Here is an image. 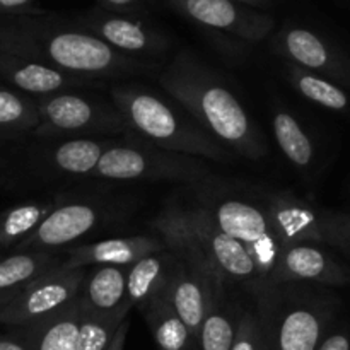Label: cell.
<instances>
[{
	"instance_id": "1",
	"label": "cell",
	"mask_w": 350,
	"mask_h": 350,
	"mask_svg": "<svg viewBox=\"0 0 350 350\" xmlns=\"http://www.w3.org/2000/svg\"><path fill=\"white\" fill-rule=\"evenodd\" d=\"M0 51L105 82L152 75L161 70L159 62L120 53L72 21L58 19L46 10L0 17Z\"/></svg>"
},
{
	"instance_id": "2",
	"label": "cell",
	"mask_w": 350,
	"mask_h": 350,
	"mask_svg": "<svg viewBox=\"0 0 350 350\" xmlns=\"http://www.w3.org/2000/svg\"><path fill=\"white\" fill-rule=\"evenodd\" d=\"M157 81L164 92L222 146L246 159L265 157L267 144L258 125L217 72L191 51H180L157 72Z\"/></svg>"
},
{
	"instance_id": "3",
	"label": "cell",
	"mask_w": 350,
	"mask_h": 350,
	"mask_svg": "<svg viewBox=\"0 0 350 350\" xmlns=\"http://www.w3.org/2000/svg\"><path fill=\"white\" fill-rule=\"evenodd\" d=\"M152 229L171 253L198 267L226 287L246 284L250 289H255L263 282L250 253L221 231L195 198L170 202L154 217Z\"/></svg>"
},
{
	"instance_id": "4",
	"label": "cell",
	"mask_w": 350,
	"mask_h": 350,
	"mask_svg": "<svg viewBox=\"0 0 350 350\" xmlns=\"http://www.w3.org/2000/svg\"><path fill=\"white\" fill-rule=\"evenodd\" d=\"M109 99L137 137L161 149L211 163L232 159L228 147L202 129L176 101L173 105L152 89L132 82H113Z\"/></svg>"
},
{
	"instance_id": "5",
	"label": "cell",
	"mask_w": 350,
	"mask_h": 350,
	"mask_svg": "<svg viewBox=\"0 0 350 350\" xmlns=\"http://www.w3.org/2000/svg\"><path fill=\"white\" fill-rule=\"evenodd\" d=\"M252 293L272 350H318L340 306L330 287L313 284L262 282Z\"/></svg>"
},
{
	"instance_id": "6",
	"label": "cell",
	"mask_w": 350,
	"mask_h": 350,
	"mask_svg": "<svg viewBox=\"0 0 350 350\" xmlns=\"http://www.w3.org/2000/svg\"><path fill=\"white\" fill-rule=\"evenodd\" d=\"M193 188L195 202L221 231L250 253L265 282L279 253L287 246L270 214L265 190L217 181L212 176Z\"/></svg>"
},
{
	"instance_id": "7",
	"label": "cell",
	"mask_w": 350,
	"mask_h": 350,
	"mask_svg": "<svg viewBox=\"0 0 350 350\" xmlns=\"http://www.w3.org/2000/svg\"><path fill=\"white\" fill-rule=\"evenodd\" d=\"M211 176L204 159L164 150L137 135L113 140L92 174L94 180L171 181L191 187Z\"/></svg>"
},
{
	"instance_id": "8",
	"label": "cell",
	"mask_w": 350,
	"mask_h": 350,
	"mask_svg": "<svg viewBox=\"0 0 350 350\" xmlns=\"http://www.w3.org/2000/svg\"><path fill=\"white\" fill-rule=\"evenodd\" d=\"M40 125L38 140L120 139L135 135L115 105L84 91H64L36 98Z\"/></svg>"
},
{
	"instance_id": "9",
	"label": "cell",
	"mask_w": 350,
	"mask_h": 350,
	"mask_svg": "<svg viewBox=\"0 0 350 350\" xmlns=\"http://www.w3.org/2000/svg\"><path fill=\"white\" fill-rule=\"evenodd\" d=\"M72 23L129 57L159 62L171 48L170 36L147 23V19L132 14L113 12L101 5L79 14Z\"/></svg>"
},
{
	"instance_id": "10",
	"label": "cell",
	"mask_w": 350,
	"mask_h": 350,
	"mask_svg": "<svg viewBox=\"0 0 350 350\" xmlns=\"http://www.w3.org/2000/svg\"><path fill=\"white\" fill-rule=\"evenodd\" d=\"M84 275L85 269L55 267L0 308V323L12 328L24 327L62 310L77 299Z\"/></svg>"
},
{
	"instance_id": "11",
	"label": "cell",
	"mask_w": 350,
	"mask_h": 350,
	"mask_svg": "<svg viewBox=\"0 0 350 350\" xmlns=\"http://www.w3.org/2000/svg\"><path fill=\"white\" fill-rule=\"evenodd\" d=\"M178 14L207 31L221 33L243 44H255L275 27L272 16L232 0H164Z\"/></svg>"
},
{
	"instance_id": "12",
	"label": "cell",
	"mask_w": 350,
	"mask_h": 350,
	"mask_svg": "<svg viewBox=\"0 0 350 350\" xmlns=\"http://www.w3.org/2000/svg\"><path fill=\"white\" fill-rule=\"evenodd\" d=\"M108 208L98 200H68L65 198L43 224L17 245L12 252H58L70 248L84 236L94 232L108 221Z\"/></svg>"
},
{
	"instance_id": "13",
	"label": "cell",
	"mask_w": 350,
	"mask_h": 350,
	"mask_svg": "<svg viewBox=\"0 0 350 350\" xmlns=\"http://www.w3.org/2000/svg\"><path fill=\"white\" fill-rule=\"evenodd\" d=\"M273 53L284 62L350 89V60L306 27H284L272 40Z\"/></svg>"
},
{
	"instance_id": "14",
	"label": "cell",
	"mask_w": 350,
	"mask_h": 350,
	"mask_svg": "<svg viewBox=\"0 0 350 350\" xmlns=\"http://www.w3.org/2000/svg\"><path fill=\"white\" fill-rule=\"evenodd\" d=\"M265 282L313 284L342 287L350 284V269L314 243H296L279 253Z\"/></svg>"
},
{
	"instance_id": "15",
	"label": "cell",
	"mask_w": 350,
	"mask_h": 350,
	"mask_svg": "<svg viewBox=\"0 0 350 350\" xmlns=\"http://www.w3.org/2000/svg\"><path fill=\"white\" fill-rule=\"evenodd\" d=\"M0 77L5 79L12 89L33 98H43L64 91H89L106 84L105 81L68 74L43 62L7 51H0Z\"/></svg>"
},
{
	"instance_id": "16",
	"label": "cell",
	"mask_w": 350,
	"mask_h": 350,
	"mask_svg": "<svg viewBox=\"0 0 350 350\" xmlns=\"http://www.w3.org/2000/svg\"><path fill=\"white\" fill-rule=\"evenodd\" d=\"M217 289H228V287L214 277L202 272L198 267L176 256L164 297L174 308L178 317L183 320L197 342L211 297Z\"/></svg>"
},
{
	"instance_id": "17",
	"label": "cell",
	"mask_w": 350,
	"mask_h": 350,
	"mask_svg": "<svg viewBox=\"0 0 350 350\" xmlns=\"http://www.w3.org/2000/svg\"><path fill=\"white\" fill-rule=\"evenodd\" d=\"M166 245L159 236H123L85 245H74L64 250L65 269H91L96 265L130 267L142 256L164 252Z\"/></svg>"
},
{
	"instance_id": "18",
	"label": "cell",
	"mask_w": 350,
	"mask_h": 350,
	"mask_svg": "<svg viewBox=\"0 0 350 350\" xmlns=\"http://www.w3.org/2000/svg\"><path fill=\"white\" fill-rule=\"evenodd\" d=\"M115 139L44 140L40 163L48 173L68 178H92L99 159Z\"/></svg>"
},
{
	"instance_id": "19",
	"label": "cell",
	"mask_w": 350,
	"mask_h": 350,
	"mask_svg": "<svg viewBox=\"0 0 350 350\" xmlns=\"http://www.w3.org/2000/svg\"><path fill=\"white\" fill-rule=\"evenodd\" d=\"M77 301L81 310L91 314L132 310L126 303V267L96 265L85 269Z\"/></svg>"
},
{
	"instance_id": "20",
	"label": "cell",
	"mask_w": 350,
	"mask_h": 350,
	"mask_svg": "<svg viewBox=\"0 0 350 350\" xmlns=\"http://www.w3.org/2000/svg\"><path fill=\"white\" fill-rule=\"evenodd\" d=\"M176 256L170 252L150 253L126 267V303L142 313L166 291Z\"/></svg>"
},
{
	"instance_id": "21",
	"label": "cell",
	"mask_w": 350,
	"mask_h": 350,
	"mask_svg": "<svg viewBox=\"0 0 350 350\" xmlns=\"http://www.w3.org/2000/svg\"><path fill=\"white\" fill-rule=\"evenodd\" d=\"M62 263L64 256L58 252H14L0 260V308L27 284Z\"/></svg>"
},
{
	"instance_id": "22",
	"label": "cell",
	"mask_w": 350,
	"mask_h": 350,
	"mask_svg": "<svg viewBox=\"0 0 350 350\" xmlns=\"http://www.w3.org/2000/svg\"><path fill=\"white\" fill-rule=\"evenodd\" d=\"M67 198V197H65ZM62 195L43 198V200L23 202L12 205L0 214V248L14 250L29 238L44 219L65 200Z\"/></svg>"
},
{
	"instance_id": "23",
	"label": "cell",
	"mask_w": 350,
	"mask_h": 350,
	"mask_svg": "<svg viewBox=\"0 0 350 350\" xmlns=\"http://www.w3.org/2000/svg\"><path fill=\"white\" fill-rule=\"evenodd\" d=\"M29 325L33 334V350H77L81 327L79 301H72L62 310Z\"/></svg>"
},
{
	"instance_id": "24",
	"label": "cell",
	"mask_w": 350,
	"mask_h": 350,
	"mask_svg": "<svg viewBox=\"0 0 350 350\" xmlns=\"http://www.w3.org/2000/svg\"><path fill=\"white\" fill-rule=\"evenodd\" d=\"M239 308L229 301L228 289L214 291L198 334L200 350H231L238 327Z\"/></svg>"
},
{
	"instance_id": "25",
	"label": "cell",
	"mask_w": 350,
	"mask_h": 350,
	"mask_svg": "<svg viewBox=\"0 0 350 350\" xmlns=\"http://www.w3.org/2000/svg\"><path fill=\"white\" fill-rule=\"evenodd\" d=\"M284 72L291 88L301 98L330 111L344 113V115L350 113V94L347 89L289 62H284Z\"/></svg>"
},
{
	"instance_id": "26",
	"label": "cell",
	"mask_w": 350,
	"mask_h": 350,
	"mask_svg": "<svg viewBox=\"0 0 350 350\" xmlns=\"http://www.w3.org/2000/svg\"><path fill=\"white\" fill-rule=\"evenodd\" d=\"M159 350H188L197 347V340L183 323L164 294L142 311Z\"/></svg>"
},
{
	"instance_id": "27",
	"label": "cell",
	"mask_w": 350,
	"mask_h": 350,
	"mask_svg": "<svg viewBox=\"0 0 350 350\" xmlns=\"http://www.w3.org/2000/svg\"><path fill=\"white\" fill-rule=\"evenodd\" d=\"M272 125L277 146L287 161L299 171L310 170L314 164L317 149L299 120L287 109L279 108L273 113Z\"/></svg>"
},
{
	"instance_id": "28",
	"label": "cell",
	"mask_w": 350,
	"mask_h": 350,
	"mask_svg": "<svg viewBox=\"0 0 350 350\" xmlns=\"http://www.w3.org/2000/svg\"><path fill=\"white\" fill-rule=\"evenodd\" d=\"M40 125V109L36 98L12 88L0 85V133L3 135H24Z\"/></svg>"
},
{
	"instance_id": "29",
	"label": "cell",
	"mask_w": 350,
	"mask_h": 350,
	"mask_svg": "<svg viewBox=\"0 0 350 350\" xmlns=\"http://www.w3.org/2000/svg\"><path fill=\"white\" fill-rule=\"evenodd\" d=\"M130 310H122L113 314H91L81 310L77 350H105L115 337L116 330Z\"/></svg>"
},
{
	"instance_id": "30",
	"label": "cell",
	"mask_w": 350,
	"mask_h": 350,
	"mask_svg": "<svg viewBox=\"0 0 350 350\" xmlns=\"http://www.w3.org/2000/svg\"><path fill=\"white\" fill-rule=\"evenodd\" d=\"M231 350H272L265 325L253 304L239 308L238 327Z\"/></svg>"
},
{
	"instance_id": "31",
	"label": "cell",
	"mask_w": 350,
	"mask_h": 350,
	"mask_svg": "<svg viewBox=\"0 0 350 350\" xmlns=\"http://www.w3.org/2000/svg\"><path fill=\"white\" fill-rule=\"evenodd\" d=\"M321 245L334 246L350 256V214L320 211Z\"/></svg>"
},
{
	"instance_id": "32",
	"label": "cell",
	"mask_w": 350,
	"mask_h": 350,
	"mask_svg": "<svg viewBox=\"0 0 350 350\" xmlns=\"http://www.w3.org/2000/svg\"><path fill=\"white\" fill-rule=\"evenodd\" d=\"M0 350H33L31 325L14 327L12 332L0 335Z\"/></svg>"
},
{
	"instance_id": "33",
	"label": "cell",
	"mask_w": 350,
	"mask_h": 350,
	"mask_svg": "<svg viewBox=\"0 0 350 350\" xmlns=\"http://www.w3.org/2000/svg\"><path fill=\"white\" fill-rule=\"evenodd\" d=\"M101 7L113 10V12L146 17L149 12L150 0H101Z\"/></svg>"
},
{
	"instance_id": "34",
	"label": "cell",
	"mask_w": 350,
	"mask_h": 350,
	"mask_svg": "<svg viewBox=\"0 0 350 350\" xmlns=\"http://www.w3.org/2000/svg\"><path fill=\"white\" fill-rule=\"evenodd\" d=\"M38 3L40 0H0V17L43 14L44 10L40 9Z\"/></svg>"
},
{
	"instance_id": "35",
	"label": "cell",
	"mask_w": 350,
	"mask_h": 350,
	"mask_svg": "<svg viewBox=\"0 0 350 350\" xmlns=\"http://www.w3.org/2000/svg\"><path fill=\"white\" fill-rule=\"evenodd\" d=\"M318 350H350V332L345 328L328 330Z\"/></svg>"
},
{
	"instance_id": "36",
	"label": "cell",
	"mask_w": 350,
	"mask_h": 350,
	"mask_svg": "<svg viewBox=\"0 0 350 350\" xmlns=\"http://www.w3.org/2000/svg\"><path fill=\"white\" fill-rule=\"evenodd\" d=\"M129 330H130V320L129 318H125V320L122 321V325L118 327V330H116L115 337L111 338V342H109V345L105 350H125Z\"/></svg>"
},
{
	"instance_id": "37",
	"label": "cell",
	"mask_w": 350,
	"mask_h": 350,
	"mask_svg": "<svg viewBox=\"0 0 350 350\" xmlns=\"http://www.w3.org/2000/svg\"><path fill=\"white\" fill-rule=\"evenodd\" d=\"M232 2L241 3V5H246V7H252V9H255V7L269 5V3L272 2V0H232Z\"/></svg>"
},
{
	"instance_id": "38",
	"label": "cell",
	"mask_w": 350,
	"mask_h": 350,
	"mask_svg": "<svg viewBox=\"0 0 350 350\" xmlns=\"http://www.w3.org/2000/svg\"><path fill=\"white\" fill-rule=\"evenodd\" d=\"M188 350H200V349H198V345H197V347H191V349H188Z\"/></svg>"
}]
</instances>
